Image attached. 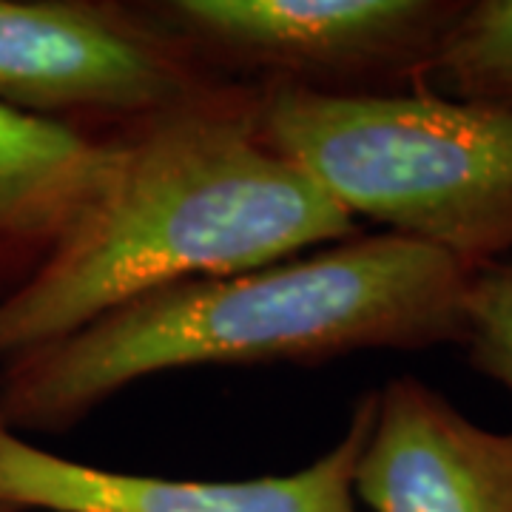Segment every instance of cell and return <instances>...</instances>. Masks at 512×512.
I'll return each instance as SVG.
<instances>
[{
    "mask_svg": "<svg viewBox=\"0 0 512 512\" xmlns=\"http://www.w3.org/2000/svg\"><path fill=\"white\" fill-rule=\"evenodd\" d=\"M470 276L436 248L379 231L177 282L0 365V421L29 439L60 436L128 387L174 370L461 348Z\"/></svg>",
    "mask_w": 512,
    "mask_h": 512,
    "instance_id": "cell-1",
    "label": "cell"
},
{
    "mask_svg": "<svg viewBox=\"0 0 512 512\" xmlns=\"http://www.w3.org/2000/svg\"><path fill=\"white\" fill-rule=\"evenodd\" d=\"M359 234V222L268 146L259 86L225 80L123 137V160L92 211L0 299V365L143 293L265 268Z\"/></svg>",
    "mask_w": 512,
    "mask_h": 512,
    "instance_id": "cell-2",
    "label": "cell"
},
{
    "mask_svg": "<svg viewBox=\"0 0 512 512\" xmlns=\"http://www.w3.org/2000/svg\"><path fill=\"white\" fill-rule=\"evenodd\" d=\"M259 128L353 222L436 248L467 271L510 259L512 111L433 89L319 94L262 83Z\"/></svg>",
    "mask_w": 512,
    "mask_h": 512,
    "instance_id": "cell-3",
    "label": "cell"
},
{
    "mask_svg": "<svg viewBox=\"0 0 512 512\" xmlns=\"http://www.w3.org/2000/svg\"><path fill=\"white\" fill-rule=\"evenodd\" d=\"M146 9L225 80L399 94L427 86L464 0H146Z\"/></svg>",
    "mask_w": 512,
    "mask_h": 512,
    "instance_id": "cell-4",
    "label": "cell"
},
{
    "mask_svg": "<svg viewBox=\"0 0 512 512\" xmlns=\"http://www.w3.org/2000/svg\"><path fill=\"white\" fill-rule=\"evenodd\" d=\"M222 83L146 0H0V103L12 109L126 137Z\"/></svg>",
    "mask_w": 512,
    "mask_h": 512,
    "instance_id": "cell-5",
    "label": "cell"
},
{
    "mask_svg": "<svg viewBox=\"0 0 512 512\" xmlns=\"http://www.w3.org/2000/svg\"><path fill=\"white\" fill-rule=\"evenodd\" d=\"M376 396L350 407L342 436L279 476L208 481L97 467L52 453L0 421V507L9 512H359L353 493Z\"/></svg>",
    "mask_w": 512,
    "mask_h": 512,
    "instance_id": "cell-6",
    "label": "cell"
},
{
    "mask_svg": "<svg viewBox=\"0 0 512 512\" xmlns=\"http://www.w3.org/2000/svg\"><path fill=\"white\" fill-rule=\"evenodd\" d=\"M353 493L370 512H512V430L467 419L413 373L373 390Z\"/></svg>",
    "mask_w": 512,
    "mask_h": 512,
    "instance_id": "cell-7",
    "label": "cell"
},
{
    "mask_svg": "<svg viewBox=\"0 0 512 512\" xmlns=\"http://www.w3.org/2000/svg\"><path fill=\"white\" fill-rule=\"evenodd\" d=\"M123 160V137L0 103V299L23 288L72 237Z\"/></svg>",
    "mask_w": 512,
    "mask_h": 512,
    "instance_id": "cell-8",
    "label": "cell"
},
{
    "mask_svg": "<svg viewBox=\"0 0 512 512\" xmlns=\"http://www.w3.org/2000/svg\"><path fill=\"white\" fill-rule=\"evenodd\" d=\"M424 89L512 111V0H464Z\"/></svg>",
    "mask_w": 512,
    "mask_h": 512,
    "instance_id": "cell-9",
    "label": "cell"
},
{
    "mask_svg": "<svg viewBox=\"0 0 512 512\" xmlns=\"http://www.w3.org/2000/svg\"><path fill=\"white\" fill-rule=\"evenodd\" d=\"M461 350L473 370L512 393V259L470 276Z\"/></svg>",
    "mask_w": 512,
    "mask_h": 512,
    "instance_id": "cell-10",
    "label": "cell"
},
{
    "mask_svg": "<svg viewBox=\"0 0 512 512\" xmlns=\"http://www.w3.org/2000/svg\"><path fill=\"white\" fill-rule=\"evenodd\" d=\"M0 512H9V510H3V507H0Z\"/></svg>",
    "mask_w": 512,
    "mask_h": 512,
    "instance_id": "cell-11",
    "label": "cell"
}]
</instances>
